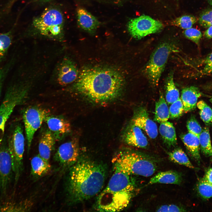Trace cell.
<instances>
[{"label":"cell","instance_id":"37","mask_svg":"<svg viewBox=\"0 0 212 212\" xmlns=\"http://www.w3.org/2000/svg\"><path fill=\"white\" fill-rule=\"evenodd\" d=\"M202 61L203 67L200 73L203 75L212 74V52L208 54Z\"/></svg>","mask_w":212,"mask_h":212},{"label":"cell","instance_id":"22","mask_svg":"<svg viewBox=\"0 0 212 212\" xmlns=\"http://www.w3.org/2000/svg\"><path fill=\"white\" fill-rule=\"evenodd\" d=\"M31 163V174L32 176L36 179L47 174L51 168L49 161L42 158L39 154L33 158Z\"/></svg>","mask_w":212,"mask_h":212},{"label":"cell","instance_id":"18","mask_svg":"<svg viewBox=\"0 0 212 212\" xmlns=\"http://www.w3.org/2000/svg\"><path fill=\"white\" fill-rule=\"evenodd\" d=\"M45 120L49 130L53 133L55 139L56 136H62L70 132V123L63 118L48 116Z\"/></svg>","mask_w":212,"mask_h":212},{"label":"cell","instance_id":"1","mask_svg":"<svg viewBox=\"0 0 212 212\" xmlns=\"http://www.w3.org/2000/svg\"><path fill=\"white\" fill-rule=\"evenodd\" d=\"M67 171L65 191L66 202L70 205L87 200L100 193L107 173L104 164L80 155Z\"/></svg>","mask_w":212,"mask_h":212},{"label":"cell","instance_id":"3","mask_svg":"<svg viewBox=\"0 0 212 212\" xmlns=\"http://www.w3.org/2000/svg\"><path fill=\"white\" fill-rule=\"evenodd\" d=\"M114 170L107 187L97 198L96 208L99 211L117 212L123 210L129 205L132 197L135 186L130 175Z\"/></svg>","mask_w":212,"mask_h":212},{"label":"cell","instance_id":"17","mask_svg":"<svg viewBox=\"0 0 212 212\" xmlns=\"http://www.w3.org/2000/svg\"><path fill=\"white\" fill-rule=\"evenodd\" d=\"M77 13L78 23L80 27L87 32L94 33L100 24L97 19L82 8H78Z\"/></svg>","mask_w":212,"mask_h":212},{"label":"cell","instance_id":"16","mask_svg":"<svg viewBox=\"0 0 212 212\" xmlns=\"http://www.w3.org/2000/svg\"><path fill=\"white\" fill-rule=\"evenodd\" d=\"M201 95L199 88L195 86H191L182 90L181 100L185 113H187L196 108L198 99Z\"/></svg>","mask_w":212,"mask_h":212},{"label":"cell","instance_id":"21","mask_svg":"<svg viewBox=\"0 0 212 212\" xmlns=\"http://www.w3.org/2000/svg\"><path fill=\"white\" fill-rule=\"evenodd\" d=\"M182 180L181 174L176 171L168 170L160 172L152 178L148 184L160 183L180 184Z\"/></svg>","mask_w":212,"mask_h":212},{"label":"cell","instance_id":"8","mask_svg":"<svg viewBox=\"0 0 212 212\" xmlns=\"http://www.w3.org/2000/svg\"><path fill=\"white\" fill-rule=\"evenodd\" d=\"M64 22L61 12L56 8H50L34 19L33 25L42 35L54 38L61 35Z\"/></svg>","mask_w":212,"mask_h":212},{"label":"cell","instance_id":"4","mask_svg":"<svg viewBox=\"0 0 212 212\" xmlns=\"http://www.w3.org/2000/svg\"><path fill=\"white\" fill-rule=\"evenodd\" d=\"M114 170L126 173L130 175L145 177L152 175L157 168L155 161L148 156L131 150L119 152L112 160Z\"/></svg>","mask_w":212,"mask_h":212},{"label":"cell","instance_id":"9","mask_svg":"<svg viewBox=\"0 0 212 212\" xmlns=\"http://www.w3.org/2000/svg\"><path fill=\"white\" fill-rule=\"evenodd\" d=\"M14 176L12 160L9 150L7 139L4 137L0 145V197L7 193Z\"/></svg>","mask_w":212,"mask_h":212},{"label":"cell","instance_id":"44","mask_svg":"<svg viewBox=\"0 0 212 212\" xmlns=\"http://www.w3.org/2000/svg\"></svg>","mask_w":212,"mask_h":212},{"label":"cell","instance_id":"30","mask_svg":"<svg viewBox=\"0 0 212 212\" xmlns=\"http://www.w3.org/2000/svg\"><path fill=\"white\" fill-rule=\"evenodd\" d=\"M29 202L21 201L20 202H9L4 204L0 207V211L20 212L26 211L30 209Z\"/></svg>","mask_w":212,"mask_h":212},{"label":"cell","instance_id":"28","mask_svg":"<svg viewBox=\"0 0 212 212\" xmlns=\"http://www.w3.org/2000/svg\"><path fill=\"white\" fill-rule=\"evenodd\" d=\"M196 106L199 110L201 119L207 125L212 124V109L204 101H199L197 102Z\"/></svg>","mask_w":212,"mask_h":212},{"label":"cell","instance_id":"14","mask_svg":"<svg viewBox=\"0 0 212 212\" xmlns=\"http://www.w3.org/2000/svg\"><path fill=\"white\" fill-rule=\"evenodd\" d=\"M122 137L124 141L130 145L145 148L148 145L147 139L142 130L130 122L124 132Z\"/></svg>","mask_w":212,"mask_h":212},{"label":"cell","instance_id":"29","mask_svg":"<svg viewBox=\"0 0 212 212\" xmlns=\"http://www.w3.org/2000/svg\"><path fill=\"white\" fill-rule=\"evenodd\" d=\"M12 29L0 34V61L5 57L12 40Z\"/></svg>","mask_w":212,"mask_h":212},{"label":"cell","instance_id":"26","mask_svg":"<svg viewBox=\"0 0 212 212\" xmlns=\"http://www.w3.org/2000/svg\"><path fill=\"white\" fill-rule=\"evenodd\" d=\"M198 138L202 152L207 157H212V146L209 129L204 127Z\"/></svg>","mask_w":212,"mask_h":212},{"label":"cell","instance_id":"34","mask_svg":"<svg viewBox=\"0 0 212 212\" xmlns=\"http://www.w3.org/2000/svg\"><path fill=\"white\" fill-rule=\"evenodd\" d=\"M183 34L186 38L198 46L199 45L202 36L200 31L195 28H191L186 29L184 31Z\"/></svg>","mask_w":212,"mask_h":212},{"label":"cell","instance_id":"19","mask_svg":"<svg viewBox=\"0 0 212 212\" xmlns=\"http://www.w3.org/2000/svg\"><path fill=\"white\" fill-rule=\"evenodd\" d=\"M180 138L191 157L199 163L201 158L198 137L188 132L181 135Z\"/></svg>","mask_w":212,"mask_h":212},{"label":"cell","instance_id":"42","mask_svg":"<svg viewBox=\"0 0 212 212\" xmlns=\"http://www.w3.org/2000/svg\"><path fill=\"white\" fill-rule=\"evenodd\" d=\"M4 80H3L0 81V96L1 92L2 87V85H3V83Z\"/></svg>","mask_w":212,"mask_h":212},{"label":"cell","instance_id":"36","mask_svg":"<svg viewBox=\"0 0 212 212\" xmlns=\"http://www.w3.org/2000/svg\"><path fill=\"white\" fill-rule=\"evenodd\" d=\"M198 21L202 27L208 28L212 25V9H210L203 12L200 16Z\"/></svg>","mask_w":212,"mask_h":212},{"label":"cell","instance_id":"27","mask_svg":"<svg viewBox=\"0 0 212 212\" xmlns=\"http://www.w3.org/2000/svg\"><path fill=\"white\" fill-rule=\"evenodd\" d=\"M168 154L169 159L172 161L191 169H196L182 149L176 148L172 152L168 153Z\"/></svg>","mask_w":212,"mask_h":212},{"label":"cell","instance_id":"39","mask_svg":"<svg viewBox=\"0 0 212 212\" xmlns=\"http://www.w3.org/2000/svg\"><path fill=\"white\" fill-rule=\"evenodd\" d=\"M13 61L11 59L5 65L0 69V81L4 80L9 71L12 67Z\"/></svg>","mask_w":212,"mask_h":212},{"label":"cell","instance_id":"11","mask_svg":"<svg viewBox=\"0 0 212 212\" xmlns=\"http://www.w3.org/2000/svg\"><path fill=\"white\" fill-rule=\"evenodd\" d=\"M48 114L49 112L46 110L38 107H29L24 111L23 118L28 153L30 150L35 133L48 116Z\"/></svg>","mask_w":212,"mask_h":212},{"label":"cell","instance_id":"15","mask_svg":"<svg viewBox=\"0 0 212 212\" xmlns=\"http://www.w3.org/2000/svg\"><path fill=\"white\" fill-rule=\"evenodd\" d=\"M77 69L74 62L66 58L63 59L59 66L57 74L59 84L65 86L74 82L78 76Z\"/></svg>","mask_w":212,"mask_h":212},{"label":"cell","instance_id":"43","mask_svg":"<svg viewBox=\"0 0 212 212\" xmlns=\"http://www.w3.org/2000/svg\"><path fill=\"white\" fill-rule=\"evenodd\" d=\"M210 4L212 5V0H208Z\"/></svg>","mask_w":212,"mask_h":212},{"label":"cell","instance_id":"2","mask_svg":"<svg viewBox=\"0 0 212 212\" xmlns=\"http://www.w3.org/2000/svg\"><path fill=\"white\" fill-rule=\"evenodd\" d=\"M122 75L107 68H86L79 74L74 85L77 91L92 101L102 103L113 100L120 94L124 86Z\"/></svg>","mask_w":212,"mask_h":212},{"label":"cell","instance_id":"23","mask_svg":"<svg viewBox=\"0 0 212 212\" xmlns=\"http://www.w3.org/2000/svg\"><path fill=\"white\" fill-rule=\"evenodd\" d=\"M159 131L164 142L168 146L171 147L176 144V134L173 123L168 121L160 123Z\"/></svg>","mask_w":212,"mask_h":212},{"label":"cell","instance_id":"40","mask_svg":"<svg viewBox=\"0 0 212 212\" xmlns=\"http://www.w3.org/2000/svg\"><path fill=\"white\" fill-rule=\"evenodd\" d=\"M202 180L212 184V168L207 170Z\"/></svg>","mask_w":212,"mask_h":212},{"label":"cell","instance_id":"10","mask_svg":"<svg viewBox=\"0 0 212 212\" xmlns=\"http://www.w3.org/2000/svg\"><path fill=\"white\" fill-rule=\"evenodd\" d=\"M128 30L132 37L138 39L158 32L163 27L162 23L147 15L132 19L128 22Z\"/></svg>","mask_w":212,"mask_h":212},{"label":"cell","instance_id":"31","mask_svg":"<svg viewBox=\"0 0 212 212\" xmlns=\"http://www.w3.org/2000/svg\"><path fill=\"white\" fill-rule=\"evenodd\" d=\"M197 21V19L195 16L191 15H185L176 18L172 21L171 24L172 25L186 29L192 28Z\"/></svg>","mask_w":212,"mask_h":212},{"label":"cell","instance_id":"35","mask_svg":"<svg viewBox=\"0 0 212 212\" xmlns=\"http://www.w3.org/2000/svg\"><path fill=\"white\" fill-rule=\"evenodd\" d=\"M186 126L189 132L198 137L202 130L200 125L193 116L191 117L188 120Z\"/></svg>","mask_w":212,"mask_h":212},{"label":"cell","instance_id":"41","mask_svg":"<svg viewBox=\"0 0 212 212\" xmlns=\"http://www.w3.org/2000/svg\"><path fill=\"white\" fill-rule=\"evenodd\" d=\"M204 32V35L208 39L212 38V25L207 28Z\"/></svg>","mask_w":212,"mask_h":212},{"label":"cell","instance_id":"5","mask_svg":"<svg viewBox=\"0 0 212 212\" xmlns=\"http://www.w3.org/2000/svg\"><path fill=\"white\" fill-rule=\"evenodd\" d=\"M177 50L175 44L165 42L160 44L153 51L144 69L145 74L152 85H158L169 56Z\"/></svg>","mask_w":212,"mask_h":212},{"label":"cell","instance_id":"6","mask_svg":"<svg viewBox=\"0 0 212 212\" xmlns=\"http://www.w3.org/2000/svg\"><path fill=\"white\" fill-rule=\"evenodd\" d=\"M27 90L24 85L12 80L0 105V145L4 137L6 123L15 107L24 100Z\"/></svg>","mask_w":212,"mask_h":212},{"label":"cell","instance_id":"12","mask_svg":"<svg viewBox=\"0 0 212 212\" xmlns=\"http://www.w3.org/2000/svg\"><path fill=\"white\" fill-rule=\"evenodd\" d=\"M80 155L78 140L74 138L61 145L54 158L62 168L68 170L76 162Z\"/></svg>","mask_w":212,"mask_h":212},{"label":"cell","instance_id":"13","mask_svg":"<svg viewBox=\"0 0 212 212\" xmlns=\"http://www.w3.org/2000/svg\"><path fill=\"white\" fill-rule=\"evenodd\" d=\"M130 122L144 130L151 138H155L158 135L156 124L149 117L145 109L141 107L135 112Z\"/></svg>","mask_w":212,"mask_h":212},{"label":"cell","instance_id":"33","mask_svg":"<svg viewBox=\"0 0 212 212\" xmlns=\"http://www.w3.org/2000/svg\"><path fill=\"white\" fill-rule=\"evenodd\" d=\"M169 110L170 116L171 118H177L182 115L184 112L183 106L180 98L171 104Z\"/></svg>","mask_w":212,"mask_h":212},{"label":"cell","instance_id":"32","mask_svg":"<svg viewBox=\"0 0 212 212\" xmlns=\"http://www.w3.org/2000/svg\"><path fill=\"white\" fill-rule=\"evenodd\" d=\"M197 190L199 195L203 198L207 199L212 197V184L200 180L197 185Z\"/></svg>","mask_w":212,"mask_h":212},{"label":"cell","instance_id":"25","mask_svg":"<svg viewBox=\"0 0 212 212\" xmlns=\"http://www.w3.org/2000/svg\"><path fill=\"white\" fill-rule=\"evenodd\" d=\"M173 73L168 75L165 84V98L169 104L173 103L179 98V92L176 87L173 80Z\"/></svg>","mask_w":212,"mask_h":212},{"label":"cell","instance_id":"7","mask_svg":"<svg viewBox=\"0 0 212 212\" xmlns=\"http://www.w3.org/2000/svg\"><path fill=\"white\" fill-rule=\"evenodd\" d=\"M23 132L20 124L12 125L7 139L8 146L12 161L14 187L17 185L24 169V138Z\"/></svg>","mask_w":212,"mask_h":212},{"label":"cell","instance_id":"38","mask_svg":"<svg viewBox=\"0 0 212 212\" xmlns=\"http://www.w3.org/2000/svg\"><path fill=\"white\" fill-rule=\"evenodd\" d=\"M158 212H184L186 210L183 208L174 204L165 205L160 207Z\"/></svg>","mask_w":212,"mask_h":212},{"label":"cell","instance_id":"20","mask_svg":"<svg viewBox=\"0 0 212 212\" xmlns=\"http://www.w3.org/2000/svg\"><path fill=\"white\" fill-rule=\"evenodd\" d=\"M55 140L54 135L49 130H47L43 133L39 143V154L40 156L49 160Z\"/></svg>","mask_w":212,"mask_h":212},{"label":"cell","instance_id":"24","mask_svg":"<svg viewBox=\"0 0 212 212\" xmlns=\"http://www.w3.org/2000/svg\"><path fill=\"white\" fill-rule=\"evenodd\" d=\"M155 106L154 120L160 123L168 121L170 117L169 110L162 93H160Z\"/></svg>","mask_w":212,"mask_h":212}]
</instances>
